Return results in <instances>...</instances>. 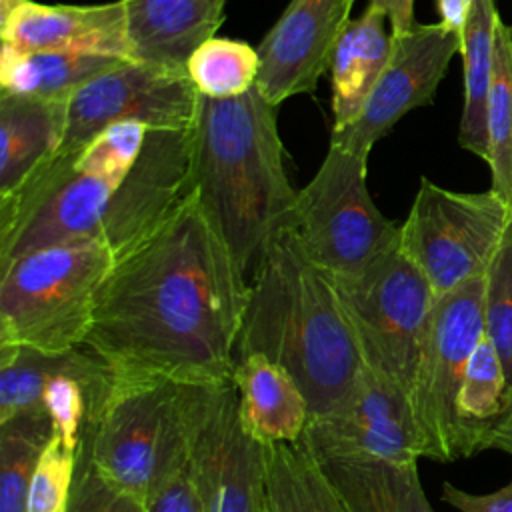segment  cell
I'll use <instances>...</instances> for the list:
<instances>
[{
  "instance_id": "cell-1",
  "label": "cell",
  "mask_w": 512,
  "mask_h": 512,
  "mask_svg": "<svg viewBox=\"0 0 512 512\" xmlns=\"http://www.w3.org/2000/svg\"><path fill=\"white\" fill-rule=\"evenodd\" d=\"M250 284L194 192L100 286L84 342L114 374L220 382L234 374Z\"/></svg>"
},
{
  "instance_id": "cell-2",
  "label": "cell",
  "mask_w": 512,
  "mask_h": 512,
  "mask_svg": "<svg viewBox=\"0 0 512 512\" xmlns=\"http://www.w3.org/2000/svg\"><path fill=\"white\" fill-rule=\"evenodd\" d=\"M252 352L294 376L310 418L334 408L366 368L334 276L302 250L288 222L256 260L236 356Z\"/></svg>"
},
{
  "instance_id": "cell-3",
  "label": "cell",
  "mask_w": 512,
  "mask_h": 512,
  "mask_svg": "<svg viewBox=\"0 0 512 512\" xmlns=\"http://www.w3.org/2000/svg\"><path fill=\"white\" fill-rule=\"evenodd\" d=\"M276 108L258 86L236 98L198 96L188 186L248 274L288 222L292 188Z\"/></svg>"
},
{
  "instance_id": "cell-4",
  "label": "cell",
  "mask_w": 512,
  "mask_h": 512,
  "mask_svg": "<svg viewBox=\"0 0 512 512\" xmlns=\"http://www.w3.org/2000/svg\"><path fill=\"white\" fill-rule=\"evenodd\" d=\"M196 384L110 370L90 390L78 456L108 484L146 502L156 484L188 458Z\"/></svg>"
},
{
  "instance_id": "cell-5",
  "label": "cell",
  "mask_w": 512,
  "mask_h": 512,
  "mask_svg": "<svg viewBox=\"0 0 512 512\" xmlns=\"http://www.w3.org/2000/svg\"><path fill=\"white\" fill-rule=\"evenodd\" d=\"M148 128L120 122L74 156H56L18 194L0 202V264L34 248L96 236L136 164Z\"/></svg>"
},
{
  "instance_id": "cell-6",
  "label": "cell",
  "mask_w": 512,
  "mask_h": 512,
  "mask_svg": "<svg viewBox=\"0 0 512 512\" xmlns=\"http://www.w3.org/2000/svg\"><path fill=\"white\" fill-rule=\"evenodd\" d=\"M114 262L102 238L84 236L0 264V346L46 354L84 346L96 296Z\"/></svg>"
},
{
  "instance_id": "cell-7",
  "label": "cell",
  "mask_w": 512,
  "mask_h": 512,
  "mask_svg": "<svg viewBox=\"0 0 512 512\" xmlns=\"http://www.w3.org/2000/svg\"><path fill=\"white\" fill-rule=\"evenodd\" d=\"M334 280L364 366L410 394L436 302L428 278L396 244Z\"/></svg>"
},
{
  "instance_id": "cell-8",
  "label": "cell",
  "mask_w": 512,
  "mask_h": 512,
  "mask_svg": "<svg viewBox=\"0 0 512 512\" xmlns=\"http://www.w3.org/2000/svg\"><path fill=\"white\" fill-rule=\"evenodd\" d=\"M366 172L368 158L330 144L288 218L302 250L332 276L358 272L400 240V226L374 204Z\"/></svg>"
},
{
  "instance_id": "cell-9",
  "label": "cell",
  "mask_w": 512,
  "mask_h": 512,
  "mask_svg": "<svg viewBox=\"0 0 512 512\" xmlns=\"http://www.w3.org/2000/svg\"><path fill=\"white\" fill-rule=\"evenodd\" d=\"M510 220L512 210L492 190L454 192L422 178L398 244L438 298L486 276Z\"/></svg>"
},
{
  "instance_id": "cell-10",
  "label": "cell",
  "mask_w": 512,
  "mask_h": 512,
  "mask_svg": "<svg viewBox=\"0 0 512 512\" xmlns=\"http://www.w3.org/2000/svg\"><path fill=\"white\" fill-rule=\"evenodd\" d=\"M484 286L486 276H478L434 302L410 400L424 456L436 462L476 454L458 394L470 354L484 338Z\"/></svg>"
},
{
  "instance_id": "cell-11",
  "label": "cell",
  "mask_w": 512,
  "mask_h": 512,
  "mask_svg": "<svg viewBox=\"0 0 512 512\" xmlns=\"http://www.w3.org/2000/svg\"><path fill=\"white\" fill-rule=\"evenodd\" d=\"M188 470L198 512H264L262 442L244 426L232 378L194 386Z\"/></svg>"
},
{
  "instance_id": "cell-12",
  "label": "cell",
  "mask_w": 512,
  "mask_h": 512,
  "mask_svg": "<svg viewBox=\"0 0 512 512\" xmlns=\"http://www.w3.org/2000/svg\"><path fill=\"white\" fill-rule=\"evenodd\" d=\"M198 96L184 66L124 60L70 94L64 140L56 156L78 154L120 122H140L148 130H188Z\"/></svg>"
},
{
  "instance_id": "cell-13",
  "label": "cell",
  "mask_w": 512,
  "mask_h": 512,
  "mask_svg": "<svg viewBox=\"0 0 512 512\" xmlns=\"http://www.w3.org/2000/svg\"><path fill=\"white\" fill-rule=\"evenodd\" d=\"M300 440L318 460L418 462L424 456L410 394L370 368L362 370L356 384L334 408L308 420Z\"/></svg>"
},
{
  "instance_id": "cell-14",
  "label": "cell",
  "mask_w": 512,
  "mask_h": 512,
  "mask_svg": "<svg viewBox=\"0 0 512 512\" xmlns=\"http://www.w3.org/2000/svg\"><path fill=\"white\" fill-rule=\"evenodd\" d=\"M462 48V34L436 24H414L408 32L392 34L390 60L374 84L358 118L330 134V144L362 158L410 110L428 106L442 82L450 60Z\"/></svg>"
},
{
  "instance_id": "cell-15",
  "label": "cell",
  "mask_w": 512,
  "mask_h": 512,
  "mask_svg": "<svg viewBox=\"0 0 512 512\" xmlns=\"http://www.w3.org/2000/svg\"><path fill=\"white\" fill-rule=\"evenodd\" d=\"M352 0H290L258 44L256 86L274 104L314 94L334 44L350 20Z\"/></svg>"
},
{
  "instance_id": "cell-16",
  "label": "cell",
  "mask_w": 512,
  "mask_h": 512,
  "mask_svg": "<svg viewBox=\"0 0 512 512\" xmlns=\"http://www.w3.org/2000/svg\"><path fill=\"white\" fill-rule=\"evenodd\" d=\"M0 42L22 52L90 50L134 60L124 0L104 4L0 0Z\"/></svg>"
},
{
  "instance_id": "cell-17",
  "label": "cell",
  "mask_w": 512,
  "mask_h": 512,
  "mask_svg": "<svg viewBox=\"0 0 512 512\" xmlns=\"http://www.w3.org/2000/svg\"><path fill=\"white\" fill-rule=\"evenodd\" d=\"M66 98L0 90V202L18 194L56 158L66 130Z\"/></svg>"
},
{
  "instance_id": "cell-18",
  "label": "cell",
  "mask_w": 512,
  "mask_h": 512,
  "mask_svg": "<svg viewBox=\"0 0 512 512\" xmlns=\"http://www.w3.org/2000/svg\"><path fill=\"white\" fill-rule=\"evenodd\" d=\"M134 60L184 66L190 54L216 36L226 0H124Z\"/></svg>"
},
{
  "instance_id": "cell-19",
  "label": "cell",
  "mask_w": 512,
  "mask_h": 512,
  "mask_svg": "<svg viewBox=\"0 0 512 512\" xmlns=\"http://www.w3.org/2000/svg\"><path fill=\"white\" fill-rule=\"evenodd\" d=\"M232 380L246 430L262 444L296 442L308 420V400L294 376L260 352L236 356Z\"/></svg>"
},
{
  "instance_id": "cell-20",
  "label": "cell",
  "mask_w": 512,
  "mask_h": 512,
  "mask_svg": "<svg viewBox=\"0 0 512 512\" xmlns=\"http://www.w3.org/2000/svg\"><path fill=\"white\" fill-rule=\"evenodd\" d=\"M386 16L366 6L358 18L342 28L330 56L332 86V132L352 124L362 112L374 84L392 54V30Z\"/></svg>"
},
{
  "instance_id": "cell-21",
  "label": "cell",
  "mask_w": 512,
  "mask_h": 512,
  "mask_svg": "<svg viewBox=\"0 0 512 512\" xmlns=\"http://www.w3.org/2000/svg\"><path fill=\"white\" fill-rule=\"evenodd\" d=\"M320 464L352 512H434L416 462L332 458Z\"/></svg>"
},
{
  "instance_id": "cell-22",
  "label": "cell",
  "mask_w": 512,
  "mask_h": 512,
  "mask_svg": "<svg viewBox=\"0 0 512 512\" xmlns=\"http://www.w3.org/2000/svg\"><path fill=\"white\" fill-rule=\"evenodd\" d=\"M264 512H352L302 440L262 444Z\"/></svg>"
},
{
  "instance_id": "cell-23",
  "label": "cell",
  "mask_w": 512,
  "mask_h": 512,
  "mask_svg": "<svg viewBox=\"0 0 512 512\" xmlns=\"http://www.w3.org/2000/svg\"><path fill=\"white\" fill-rule=\"evenodd\" d=\"M124 60L128 58L90 50L22 52L2 44L0 90L68 100L70 94L84 82Z\"/></svg>"
},
{
  "instance_id": "cell-24",
  "label": "cell",
  "mask_w": 512,
  "mask_h": 512,
  "mask_svg": "<svg viewBox=\"0 0 512 512\" xmlns=\"http://www.w3.org/2000/svg\"><path fill=\"white\" fill-rule=\"evenodd\" d=\"M500 16L494 0H472L462 26L464 62V108L458 130V144L482 160L488 158L486 100L494 70V38Z\"/></svg>"
},
{
  "instance_id": "cell-25",
  "label": "cell",
  "mask_w": 512,
  "mask_h": 512,
  "mask_svg": "<svg viewBox=\"0 0 512 512\" xmlns=\"http://www.w3.org/2000/svg\"><path fill=\"white\" fill-rule=\"evenodd\" d=\"M486 130L492 186L490 190L512 210V26L496 24L494 70L486 100Z\"/></svg>"
},
{
  "instance_id": "cell-26",
  "label": "cell",
  "mask_w": 512,
  "mask_h": 512,
  "mask_svg": "<svg viewBox=\"0 0 512 512\" xmlns=\"http://www.w3.org/2000/svg\"><path fill=\"white\" fill-rule=\"evenodd\" d=\"M50 436L48 412L22 414L0 424V512H26L30 482Z\"/></svg>"
},
{
  "instance_id": "cell-27",
  "label": "cell",
  "mask_w": 512,
  "mask_h": 512,
  "mask_svg": "<svg viewBox=\"0 0 512 512\" xmlns=\"http://www.w3.org/2000/svg\"><path fill=\"white\" fill-rule=\"evenodd\" d=\"M186 72L200 96L236 98L256 86L260 54L244 40L212 36L190 54Z\"/></svg>"
},
{
  "instance_id": "cell-28",
  "label": "cell",
  "mask_w": 512,
  "mask_h": 512,
  "mask_svg": "<svg viewBox=\"0 0 512 512\" xmlns=\"http://www.w3.org/2000/svg\"><path fill=\"white\" fill-rule=\"evenodd\" d=\"M508 404L510 396L500 358L484 336L470 354L458 394V412L470 432L474 452H480L478 446L486 426L494 422Z\"/></svg>"
},
{
  "instance_id": "cell-29",
  "label": "cell",
  "mask_w": 512,
  "mask_h": 512,
  "mask_svg": "<svg viewBox=\"0 0 512 512\" xmlns=\"http://www.w3.org/2000/svg\"><path fill=\"white\" fill-rule=\"evenodd\" d=\"M62 354L26 346H0V424L34 412H46L44 388L60 366Z\"/></svg>"
},
{
  "instance_id": "cell-30",
  "label": "cell",
  "mask_w": 512,
  "mask_h": 512,
  "mask_svg": "<svg viewBox=\"0 0 512 512\" xmlns=\"http://www.w3.org/2000/svg\"><path fill=\"white\" fill-rule=\"evenodd\" d=\"M484 336L500 358L512 402V220L486 272Z\"/></svg>"
},
{
  "instance_id": "cell-31",
  "label": "cell",
  "mask_w": 512,
  "mask_h": 512,
  "mask_svg": "<svg viewBox=\"0 0 512 512\" xmlns=\"http://www.w3.org/2000/svg\"><path fill=\"white\" fill-rule=\"evenodd\" d=\"M68 512H146V502L108 484L86 458L76 454Z\"/></svg>"
},
{
  "instance_id": "cell-32",
  "label": "cell",
  "mask_w": 512,
  "mask_h": 512,
  "mask_svg": "<svg viewBox=\"0 0 512 512\" xmlns=\"http://www.w3.org/2000/svg\"><path fill=\"white\" fill-rule=\"evenodd\" d=\"M146 512H198L188 458L156 484L146 500Z\"/></svg>"
},
{
  "instance_id": "cell-33",
  "label": "cell",
  "mask_w": 512,
  "mask_h": 512,
  "mask_svg": "<svg viewBox=\"0 0 512 512\" xmlns=\"http://www.w3.org/2000/svg\"><path fill=\"white\" fill-rule=\"evenodd\" d=\"M442 500L458 512H512V480L490 494H470L444 482Z\"/></svg>"
},
{
  "instance_id": "cell-34",
  "label": "cell",
  "mask_w": 512,
  "mask_h": 512,
  "mask_svg": "<svg viewBox=\"0 0 512 512\" xmlns=\"http://www.w3.org/2000/svg\"><path fill=\"white\" fill-rule=\"evenodd\" d=\"M368 4L378 8L388 18L392 34L408 32L416 24L414 0H368Z\"/></svg>"
},
{
  "instance_id": "cell-35",
  "label": "cell",
  "mask_w": 512,
  "mask_h": 512,
  "mask_svg": "<svg viewBox=\"0 0 512 512\" xmlns=\"http://www.w3.org/2000/svg\"><path fill=\"white\" fill-rule=\"evenodd\" d=\"M478 448L480 452L494 448V450H504L506 454H512V402L494 422L486 426Z\"/></svg>"
},
{
  "instance_id": "cell-36",
  "label": "cell",
  "mask_w": 512,
  "mask_h": 512,
  "mask_svg": "<svg viewBox=\"0 0 512 512\" xmlns=\"http://www.w3.org/2000/svg\"><path fill=\"white\" fill-rule=\"evenodd\" d=\"M470 6H472V0H436L440 22L458 32H462Z\"/></svg>"
}]
</instances>
